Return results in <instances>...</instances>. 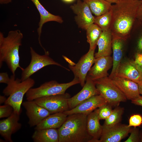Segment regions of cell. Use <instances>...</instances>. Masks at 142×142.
I'll return each instance as SVG.
<instances>
[{
	"label": "cell",
	"instance_id": "obj_34",
	"mask_svg": "<svg viewBox=\"0 0 142 142\" xmlns=\"http://www.w3.org/2000/svg\"><path fill=\"white\" fill-rule=\"evenodd\" d=\"M10 79L8 73L7 72L0 73V83L7 84Z\"/></svg>",
	"mask_w": 142,
	"mask_h": 142
},
{
	"label": "cell",
	"instance_id": "obj_17",
	"mask_svg": "<svg viewBox=\"0 0 142 142\" xmlns=\"http://www.w3.org/2000/svg\"><path fill=\"white\" fill-rule=\"evenodd\" d=\"M111 79L113 83L124 95L127 99L131 100L140 96L138 84L137 83L117 76Z\"/></svg>",
	"mask_w": 142,
	"mask_h": 142
},
{
	"label": "cell",
	"instance_id": "obj_15",
	"mask_svg": "<svg viewBox=\"0 0 142 142\" xmlns=\"http://www.w3.org/2000/svg\"><path fill=\"white\" fill-rule=\"evenodd\" d=\"M107 103L100 94L93 96L83 102L75 108L63 112L67 115L80 113L88 115L97 109Z\"/></svg>",
	"mask_w": 142,
	"mask_h": 142
},
{
	"label": "cell",
	"instance_id": "obj_14",
	"mask_svg": "<svg viewBox=\"0 0 142 142\" xmlns=\"http://www.w3.org/2000/svg\"><path fill=\"white\" fill-rule=\"evenodd\" d=\"M20 115V114L14 111L10 116L0 120V134L6 141L12 142V135L21 128L22 125L19 122Z\"/></svg>",
	"mask_w": 142,
	"mask_h": 142
},
{
	"label": "cell",
	"instance_id": "obj_25",
	"mask_svg": "<svg viewBox=\"0 0 142 142\" xmlns=\"http://www.w3.org/2000/svg\"><path fill=\"white\" fill-rule=\"evenodd\" d=\"M88 5L96 16L102 15L111 9V3L104 0H82Z\"/></svg>",
	"mask_w": 142,
	"mask_h": 142
},
{
	"label": "cell",
	"instance_id": "obj_38",
	"mask_svg": "<svg viewBox=\"0 0 142 142\" xmlns=\"http://www.w3.org/2000/svg\"><path fill=\"white\" fill-rule=\"evenodd\" d=\"M136 67L139 73L140 83H142V65H138L135 63ZM139 83V84H140Z\"/></svg>",
	"mask_w": 142,
	"mask_h": 142
},
{
	"label": "cell",
	"instance_id": "obj_36",
	"mask_svg": "<svg viewBox=\"0 0 142 142\" xmlns=\"http://www.w3.org/2000/svg\"><path fill=\"white\" fill-rule=\"evenodd\" d=\"M131 102L135 105L142 107V97L140 95L138 98L131 100Z\"/></svg>",
	"mask_w": 142,
	"mask_h": 142
},
{
	"label": "cell",
	"instance_id": "obj_5",
	"mask_svg": "<svg viewBox=\"0 0 142 142\" xmlns=\"http://www.w3.org/2000/svg\"><path fill=\"white\" fill-rule=\"evenodd\" d=\"M79 83V80L75 77L66 83H59L54 80L46 82L38 87L30 88L26 94V99L33 100L44 97L63 94L69 88Z\"/></svg>",
	"mask_w": 142,
	"mask_h": 142
},
{
	"label": "cell",
	"instance_id": "obj_23",
	"mask_svg": "<svg viewBox=\"0 0 142 142\" xmlns=\"http://www.w3.org/2000/svg\"><path fill=\"white\" fill-rule=\"evenodd\" d=\"M67 116L63 112H59L51 114L35 126L34 129H58L65 121Z\"/></svg>",
	"mask_w": 142,
	"mask_h": 142
},
{
	"label": "cell",
	"instance_id": "obj_22",
	"mask_svg": "<svg viewBox=\"0 0 142 142\" xmlns=\"http://www.w3.org/2000/svg\"><path fill=\"white\" fill-rule=\"evenodd\" d=\"M112 38L110 29L102 31L97 43L98 50L94 54L95 58L102 56H110L112 52Z\"/></svg>",
	"mask_w": 142,
	"mask_h": 142
},
{
	"label": "cell",
	"instance_id": "obj_32",
	"mask_svg": "<svg viewBox=\"0 0 142 142\" xmlns=\"http://www.w3.org/2000/svg\"><path fill=\"white\" fill-rule=\"evenodd\" d=\"M129 121V127L140 126L142 124V116L139 114H133L130 116Z\"/></svg>",
	"mask_w": 142,
	"mask_h": 142
},
{
	"label": "cell",
	"instance_id": "obj_39",
	"mask_svg": "<svg viewBox=\"0 0 142 142\" xmlns=\"http://www.w3.org/2000/svg\"><path fill=\"white\" fill-rule=\"evenodd\" d=\"M7 98L5 95H0V104L4 103Z\"/></svg>",
	"mask_w": 142,
	"mask_h": 142
},
{
	"label": "cell",
	"instance_id": "obj_43",
	"mask_svg": "<svg viewBox=\"0 0 142 142\" xmlns=\"http://www.w3.org/2000/svg\"><path fill=\"white\" fill-rule=\"evenodd\" d=\"M66 3H70L73 1L74 0H62Z\"/></svg>",
	"mask_w": 142,
	"mask_h": 142
},
{
	"label": "cell",
	"instance_id": "obj_20",
	"mask_svg": "<svg viewBox=\"0 0 142 142\" xmlns=\"http://www.w3.org/2000/svg\"><path fill=\"white\" fill-rule=\"evenodd\" d=\"M126 41L121 38L113 36L112 49L113 52V65L111 73L108 76L111 79L116 76L119 67L121 62L124 44Z\"/></svg>",
	"mask_w": 142,
	"mask_h": 142
},
{
	"label": "cell",
	"instance_id": "obj_16",
	"mask_svg": "<svg viewBox=\"0 0 142 142\" xmlns=\"http://www.w3.org/2000/svg\"><path fill=\"white\" fill-rule=\"evenodd\" d=\"M94 63L87 75L93 81L109 76L108 72L113 66V57L110 56L100 57L95 58Z\"/></svg>",
	"mask_w": 142,
	"mask_h": 142
},
{
	"label": "cell",
	"instance_id": "obj_40",
	"mask_svg": "<svg viewBox=\"0 0 142 142\" xmlns=\"http://www.w3.org/2000/svg\"><path fill=\"white\" fill-rule=\"evenodd\" d=\"M12 0H0V3L1 4H7L11 3Z\"/></svg>",
	"mask_w": 142,
	"mask_h": 142
},
{
	"label": "cell",
	"instance_id": "obj_7",
	"mask_svg": "<svg viewBox=\"0 0 142 142\" xmlns=\"http://www.w3.org/2000/svg\"><path fill=\"white\" fill-rule=\"evenodd\" d=\"M30 49L31 57L30 62L28 66L22 71L20 79L21 81L30 77L36 72L49 65H55L70 70L50 57L48 52L45 53L44 55H40L37 53L32 47H30Z\"/></svg>",
	"mask_w": 142,
	"mask_h": 142
},
{
	"label": "cell",
	"instance_id": "obj_29",
	"mask_svg": "<svg viewBox=\"0 0 142 142\" xmlns=\"http://www.w3.org/2000/svg\"><path fill=\"white\" fill-rule=\"evenodd\" d=\"M133 29L137 37L136 53H142V21L136 19Z\"/></svg>",
	"mask_w": 142,
	"mask_h": 142
},
{
	"label": "cell",
	"instance_id": "obj_21",
	"mask_svg": "<svg viewBox=\"0 0 142 142\" xmlns=\"http://www.w3.org/2000/svg\"><path fill=\"white\" fill-rule=\"evenodd\" d=\"M116 76L131 80L138 84L140 83L139 73L134 60L121 62L119 67Z\"/></svg>",
	"mask_w": 142,
	"mask_h": 142
},
{
	"label": "cell",
	"instance_id": "obj_42",
	"mask_svg": "<svg viewBox=\"0 0 142 142\" xmlns=\"http://www.w3.org/2000/svg\"><path fill=\"white\" fill-rule=\"evenodd\" d=\"M107 2H108L111 3H116L118 0H104Z\"/></svg>",
	"mask_w": 142,
	"mask_h": 142
},
{
	"label": "cell",
	"instance_id": "obj_13",
	"mask_svg": "<svg viewBox=\"0 0 142 142\" xmlns=\"http://www.w3.org/2000/svg\"><path fill=\"white\" fill-rule=\"evenodd\" d=\"M82 89L68 100L69 109L75 108L79 104L91 97L99 94L93 80L88 76Z\"/></svg>",
	"mask_w": 142,
	"mask_h": 142
},
{
	"label": "cell",
	"instance_id": "obj_26",
	"mask_svg": "<svg viewBox=\"0 0 142 142\" xmlns=\"http://www.w3.org/2000/svg\"><path fill=\"white\" fill-rule=\"evenodd\" d=\"M87 42L89 44V49L95 48L97 41L102 32L101 28L94 23L86 30Z\"/></svg>",
	"mask_w": 142,
	"mask_h": 142
},
{
	"label": "cell",
	"instance_id": "obj_44",
	"mask_svg": "<svg viewBox=\"0 0 142 142\" xmlns=\"http://www.w3.org/2000/svg\"><path fill=\"white\" fill-rule=\"evenodd\" d=\"M140 142H142V130H140Z\"/></svg>",
	"mask_w": 142,
	"mask_h": 142
},
{
	"label": "cell",
	"instance_id": "obj_30",
	"mask_svg": "<svg viewBox=\"0 0 142 142\" xmlns=\"http://www.w3.org/2000/svg\"><path fill=\"white\" fill-rule=\"evenodd\" d=\"M98 108V117L100 120L106 119L109 116L113 110L112 107L108 103Z\"/></svg>",
	"mask_w": 142,
	"mask_h": 142
},
{
	"label": "cell",
	"instance_id": "obj_18",
	"mask_svg": "<svg viewBox=\"0 0 142 142\" xmlns=\"http://www.w3.org/2000/svg\"><path fill=\"white\" fill-rule=\"evenodd\" d=\"M35 6L40 14V20L37 29L39 43L41 47L45 51L42 46L40 39L42 27L44 24L50 21H55L61 23L63 22L62 18L59 16L53 15L48 11L43 6L39 0H30Z\"/></svg>",
	"mask_w": 142,
	"mask_h": 142
},
{
	"label": "cell",
	"instance_id": "obj_3",
	"mask_svg": "<svg viewBox=\"0 0 142 142\" xmlns=\"http://www.w3.org/2000/svg\"><path fill=\"white\" fill-rule=\"evenodd\" d=\"M87 115L80 113L68 115L58 129L59 142H90L92 138L87 129Z\"/></svg>",
	"mask_w": 142,
	"mask_h": 142
},
{
	"label": "cell",
	"instance_id": "obj_4",
	"mask_svg": "<svg viewBox=\"0 0 142 142\" xmlns=\"http://www.w3.org/2000/svg\"><path fill=\"white\" fill-rule=\"evenodd\" d=\"M35 83L34 80L30 77L21 81L20 79L16 78L15 75L12 74L7 86L3 90L4 95L8 97L4 104L11 105L14 111L20 114L24 96Z\"/></svg>",
	"mask_w": 142,
	"mask_h": 142
},
{
	"label": "cell",
	"instance_id": "obj_2",
	"mask_svg": "<svg viewBox=\"0 0 142 142\" xmlns=\"http://www.w3.org/2000/svg\"><path fill=\"white\" fill-rule=\"evenodd\" d=\"M23 35L20 30L9 31L7 36L0 32V68L5 62L13 74L15 75L17 69H24L19 64V49L22 45Z\"/></svg>",
	"mask_w": 142,
	"mask_h": 142
},
{
	"label": "cell",
	"instance_id": "obj_10",
	"mask_svg": "<svg viewBox=\"0 0 142 142\" xmlns=\"http://www.w3.org/2000/svg\"><path fill=\"white\" fill-rule=\"evenodd\" d=\"M70 8L76 15L75 19L79 28L86 30L90 25L94 23V17L85 2L77 0V3L71 5Z\"/></svg>",
	"mask_w": 142,
	"mask_h": 142
},
{
	"label": "cell",
	"instance_id": "obj_24",
	"mask_svg": "<svg viewBox=\"0 0 142 142\" xmlns=\"http://www.w3.org/2000/svg\"><path fill=\"white\" fill-rule=\"evenodd\" d=\"M32 138L34 142H59L58 129L35 130Z\"/></svg>",
	"mask_w": 142,
	"mask_h": 142
},
{
	"label": "cell",
	"instance_id": "obj_27",
	"mask_svg": "<svg viewBox=\"0 0 142 142\" xmlns=\"http://www.w3.org/2000/svg\"><path fill=\"white\" fill-rule=\"evenodd\" d=\"M124 108L118 106L113 110L109 116L105 120L103 125L107 127L113 126L120 123L124 113Z\"/></svg>",
	"mask_w": 142,
	"mask_h": 142
},
{
	"label": "cell",
	"instance_id": "obj_9",
	"mask_svg": "<svg viewBox=\"0 0 142 142\" xmlns=\"http://www.w3.org/2000/svg\"><path fill=\"white\" fill-rule=\"evenodd\" d=\"M95 49H89L88 52L81 57L76 64L73 65L69 64L68 65L69 69L74 75V77L79 80V84L82 87L85 84L89 71L94 63Z\"/></svg>",
	"mask_w": 142,
	"mask_h": 142
},
{
	"label": "cell",
	"instance_id": "obj_8",
	"mask_svg": "<svg viewBox=\"0 0 142 142\" xmlns=\"http://www.w3.org/2000/svg\"><path fill=\"white\" fill-rule=\"evenodd\" d=\"M68 93L44 97L34 100L38 104L51 114L63 112L69 110L68 100L70 97Z\"/></svg>",
	"mask_w": 142,
	"mask_h": 142
},
{
	"label": "cell",
	"instance_id": "obj_19",
	"mask_svg": "<svg viewBox=\"0 0 142 142\" xmlns=\"http://www.w3.org/2000/svg\"><path fill=\"white\" fill-rule=\"evenodd\" d=\"M99 108L87 115L86 127L88 133L92 137L90 142H99L103 129L98 117Z\"/></svg>",
	"mask_w": 142,
	"mask_h": 142
},
{
	"label": "cell",
	"instance_id": "obj_35",
	"mask_svg": "<svg viewBox=\"0 0 142 142\" xmlns=\"http://www.w3.org/2000/svg\"><path fill=\"white\" fill-rule=\"evenodd\" d=\"M135 63L138 65H142V53H136L135 55Z\"/></svg>",
	"mask_w": 142,
	"mask_h": 142
},
{
	"label": "cell",
	"instance_id": "obj_28",
	"mask_svg": "<svg viewBox=\"0 0 142 142\" xmlns=\"http://www.w3.org/2000/svg\"><path fill=\"white\" fill-rule=\"evenodd\" d=\"M112 21L111 11H109L99 16L94 17V23L103 31L110 29Z\"/></svg>",
	"mask_w": 142,
	"mask_h": 142
},
{
	"label": "cell",
	"instance_id": "obj_31",
	"mask_svg": "<svg viewBox=\"0 0 142 142\" xmlns=\"http://www.w3.org/2000/svg\"><path fill=\"white\" fill-rule=\"evenodd\" d=\"M130 133V136L124 142H140V130L139 128L136 127L132 128Z\"/></svg>",
	"mask_w": 142,
	"mask_h": 142
},
{
	"label": "cell",
	"instance_id": "obj_6",
	"mask_svg": "<svg viewBox=\"0 0 142 142\" xmlns=\"http://www.w3.org/2000/svg\"><path fill=\"white\" fill-rule=\"evenodd\" d=\"M98 91L107 103L112 107L126 101V97L108 76L94 81Z\"/></svg>",
	"mask_w": 142,
	"mask_h": 142
},
{
	"label": "cell",
	"instance_id": "obj_11",
	"mask_svg": "<svg viewBox=\"0 0 142 142\" xmlns=\"http://www.w3.org/2000/svg\"><path fill=\"white\" fill-rule=\"evenodd\" d=\"M102 126L99 142H120L128 136L132 128L120 123L110 126Z\"/></svg>",
	"mask_w": 142,
	"mask_h": 142
},
{
	"label": "cell",
	"instance_id": "obj_41",
	"mask_svg": "<svg viewBox=\"0 0 142 142\" xmlns=\"http://www.w3.org/2000/svg\"><path fill=\"white\" fill-rule=\"evenodd\" d=\"M138 84L139 93L142 97V83Z\"/></svg>",
	"mask_w": 142,
	"mask_h": 142
},
{
	"label": "cell",
	"instance_id": "obj_37",
	"mask_svg": "<svg viewBox=\"0 0 142 142\" xmlns=\"http://www.w3.org/2000/svg\"><path fill=\"white\" fill-rule=\"evenodd\" d=\"M136 19L142 21V4L139 7L137 12Z\"/></svg>",
	"mask_w": 142,
	"mask_h": 142
},
{
	"label": "cell",
	"instance_id": "obj_1",
	"mask_svg": "<svg viewBox=\"0 0 142 142\" xmlns=\"http://www.w3.org/2000/svg\"><path fill=\"white\" fill-rule=\"evenodd\" d=\"M142 0H118L112 5V36L126 40L130 36L136 20L138 9Z\"/></svg>",
	"mask_w": 142,
	"mask_h": 142
},
{
	"label": "cell",
	"instance_id": "obj_12",
	"mask_svg": "<svg viewBox=\"0 0 142 142\" xmlns=\"http://www.w3.org/2000/svg\"><path fill=\"white\" fill-rule=\"evenodd\" d=\"M22 105L26 110L31 127L36 126L45 118L51 114L47 109L37 103L34 100L23 102Z\"/></svg>",
	"mask_w": 142,
	"mask_h": 142
},
{
	"label": "cell",
	"instance_id": "obj_33",
	"mask_svg": "<svg viewBox=\"0 0 142 142\" xmlns=\"http://www.w3.org/2000/svg\"><path fill=\"white\" fill-rule=\"evenodd\" d=\"M13 107L11 105L5 104L0 106V118H7L10 116L14 111Z\"/></svg>",
	"mask_w": 142,
	"mask_h": 142
}]
</instances>
